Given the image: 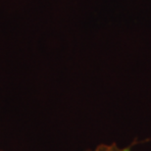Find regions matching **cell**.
Wrapping results in <instances>:
<instances>
[{"mask_svg": "<svg viewBox=\"0 0 151 151\" xmlns=\"http://www.w3.org/2000/svg\"><path fill=\"white\" fill-rule=\"evenodd\" d=\"M89 151H132L131 146L120 147L116 142L113 143H101L95 147L94 149Z\"/></svg>", "mask_w": 151, "mask_h": 151, "instance_id": "6da1fadb", "label": "cell"}]
</instances>
